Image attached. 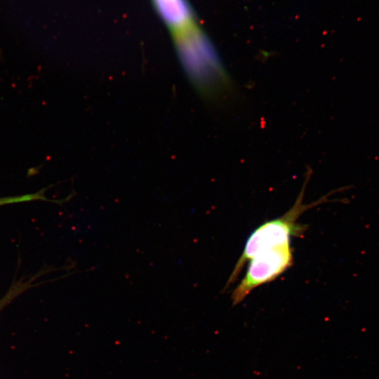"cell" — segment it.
I'll return each instance as SVG.
<instances>
[{
	"instance_id": "cell-1",
	"label": "cell",
	"mask_w": 379,
	"mask_h": 379,
	"mask_svg": "<svg viewBox=\"0 0 379 379\" xmlns=\"http://www.w3.org/2000/svg\"><path fill=\"white\" fill-rule=\"evenodd\" d=\"M305 182L297 199L293 206L281 216L264 222L255 229L248 237L244 251L237 260L226 286L227 289L238 278L247 261L257 253L274 246L291 243L292 237H298L306 229L304 225L298 223L300 216L307 210L327 201V196L310 204H305Z\"/></svg>"
},
{
	"instance_id": "cell-2",
	"label": "cell",
	"mask_w": 379,
	"mask_h": 379,
	"mask_svg": "<svg viewBox=\"0 0 379 379\" xmlns=\"http://www.w3.org/2000/svg\"><path fill=\"white\" fill-rule=\"evenodd\" d=\"M173 36L180 59L198 86L212 89L222 82L224 74L218 59L196 25Z\"/></svg>"
},
{
	"instance_id": "cell-3",
	"label": "cell",
	"mask_w": 379,
	"mask_h": 379,
	"mask_svg": "<svg viewBox=\"0 0 379 379\" xmlns=\"http://www.w3.org/2000/svg\"><path fill=\"white\" fill-rule=\"evenodd\" d=\"M291 243L279 245L255 255L249 260L247 271L233 291L232 305L242 302L255 288L270 282L293 265Z\"/></svg>"
},
{
	"instance_id": "cell-4",
	"label": "cell",
	"mask_w": 379,
	"mask_h": 379,
	"mask_svg": "<svg viewBox=\"0 0 379 379\" xmlns=\"http://www.w3.org/2000/svg\"><path fill=\"white\" fill-rule=\"evenodd\" d=\"M152 2L157 13L173 36L196 25L187 0H152Z\"/></svg>"
},
{
	"instance_id": "cell-5",
	"label": "cell",
	"mask_w": 379,
	"mask_h": 379,
	"mask_svg": "<svg viewBox=\"0 0 379 379\" xmlns=\"http://www.w3.org/2000/svg\"><path fill=\"white\" fill-rule=\"evenodd\" d=\"M32 281V279L27 281H20L13 284L0 300V311L20 294L33 286Z\"/></svg>"
},
{
	"instance_id": "cell-6",
	"label": "cell",
	"mask_w": 379,
	"mask_h": 379,
	"mask_svg": "<svg viewBox=\"0 0 379 379\" xmlns=\"http://www.w3.org/2000/svg\"><path fill=\"white\" fill-rule=\"evenodd\" d=\"M41 199L44 200L45 197L41 193L29 194L15 197H1L0 198V206Z\"/></svg>"
}]
</instances>
